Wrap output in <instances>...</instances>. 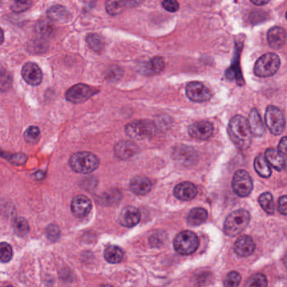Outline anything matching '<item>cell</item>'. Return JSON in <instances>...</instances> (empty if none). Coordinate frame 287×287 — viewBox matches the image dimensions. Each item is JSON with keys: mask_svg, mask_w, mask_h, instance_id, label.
<instances>
[{"mask_svg": "<svg viewBox=\"0 0 287 287\" xmlns=\"http://www.w3.org/2000/svg\"><path fill=\"white\" fill-rule=\"evenodd\" d=\"M228 135L237 148L241 151L249 149L251 145L252 134L248 120L242 116L236 115L231 119L228 128Z\"/></svg>", "mask_w": 287, "mask_h": 287, "instance_id": "6da1fadb", "label": "cell"}, {"mask_svg": "<svg viewBox=\"0 0 287 287\" xmlns=\"http://www.w3.org/2000/svg\"><path fill=\"white\" fill-rule=\"evenodd\" d=\"M70 166L74 172L80 174H90L99 168L100 160L91 152L82 151L74 154L70 158Z\"/></svg>", "mask_w": 287, "mask_h": 287, "instance_id": "7a4b0ae2", "label": "cell"}, {"mask_svg": "<svg viewBox=\"0 0 287 287\" xmlns=\"http://www.w3.org/2000/svg\"><path fill=\"white\" fill-rule=\"evenodd\" d=\"M250 221V214L245 209L237 210L226 219L224 232L231 237L237 236L247 228Z\"/></svg>", "mask_w": 287, "mask_h": 287, "instance_id": "3957f363", "label": "cell"}, {"mask_svg": "<svg viewBox=\"0 0 287 287\" xmlns=\"http://www.w3.org/2000/svg\"><path fill=\"white\" fill-rule=\"evenodd\" d=\"M280 65V58L277 55L267 53L256 61L254 68V74L259 78H269L276 73Z\"/></svg>", "mask_w": 287, "mask_h": 287, "instance_id": "277c9868", "label": "cell"}, {"mask_svg": "<svg viewBox=\"0 0 287 287\" xmlns=\"http://www.w3.org/2000/svg\"><path fill=\"white\" fill-rule=\"evenodd\" d=\"M156 131L154 124L149 120H135L126 126V135L134 139L151 138Z\"/></svg>", "mask_w": 287, "mask_h": 287, "instance_id": "5b68a950", "label": "cell"}, {"mask_svg": "<svg viewBox=\"0 0 287 287\" xmlns=\"http://www.w3.org/2000/svg\"><path fill=\"white\" fill-rule=\"evenodd\" d=\"M199 246V238L191 231H183L176 236L173 247L179 254L189 255L195 252Z\"/></svg>", "mask_w": 287, "mask_h": 287, "instance_id": "8992f818", "label": "cell"}, {"mask_svg": "<svg viewBox=\"0 0 287 287\" xmlns=\"http://www.w3.org/2000/svg\"><path fill=\"white\" fill-rule=\"evenodd\" d=\"M266 124L272 134L275 135L281 134L285 126V116L282 111L277 107L270 105L266 108Z\"/></svg>", "mask_w": 287, "mask_h": 287, "instance_id": "52a82bcc", "label": "cell"}, {"mask_svg": "<svg viewBox=\"0 0 287 287\" xmlns=\"http://www.w3.org/2000/svg\"><path fill=\"white\" fill-rule=\"evenodd\" d=\"M253 181L250 175L244 170L235 172L232 181L233 191L241 198H245L251 193L253 190Z\"/></svg>", "mask_w": 287, "mask_h": 287, "instance_id": "ba28073f", "label": "cell"}, {"mask_svg": "<svg viewBox=\"0 0 287 287\" xmlns=\"http://www.w3.org/2000/svg\"><path fill=\"white\" fill-rule=\"evenodd\" d=\"M185 92L191 101L203 103L211 99L212 93L204 84L199 82H191L185 87Z\"/></svg>", "mask_w": 287, "mask_h": 287, "instance_id": "9c48e42d", "label": "cell"}, {"mask_svg": "<svg viewBox=\"0 0 287 287\" xmlns=\"http://www.w3.org/2000/svg\"><path fill=\"white\" fill-rule=\"evenodd\" d=\"M94 94L95 91L91 87L80 83L75 85L67 91L66 99L73 104H81L88 100Z\"/></svg>", "mask_w": 287, "mask_h": 287, "instance_id": "30bf717a", "label": "cell"}, {"mask_svg": "<svg viewBox=\"0 0 287 287\" xmlns=\"http://www.w3.org/2000/svg\"><path fill=\"white\" fill-rule=\"evenodd\" d=\"M173 157L181 165H195L198 160L196 152L194 149L190 146L180 145L176 146L173 152Z\"/></svg>", "mask_w": 287, "mask_h": 287, "instance_id": "8fae6325", "label": "cell"}, {"mask_svg": "<svg viewBox=\"0 0 287 287\" xmlns=\"http://www.w3.org/2000/svg\"><path fill=\"white\" fill-rule=\"evenodd\" d=\"M92 203L90 198L86 196L78 195L74 198L71 203L73 214L79 219H83L91 212Z\"/></svg>", "mask_w": 287, "mask_h": 287, "instance_id": "7c38bea8", "label": "cell"}, {"mask_svg": "<svg viewBox=\"0 0 287 287\" xmlns=\"http://www.w3.org/2000/svg\"><path fill=\"white\" fill-rule=\"evenodd\" d=\"M213 126L207 121H200L192 124L189 127V134L195 139L206 140L212 135Z\"/></svg>", "mask_w": 287, "mask_h": 287, "instance_id": "4fadbf2b", "label": "cell"}, {"mask_svg": "<svg viewBox=\"0 0 287 287\" xmlns=\"http://www.w3.org/2000/svg\"><path fill=\"white\" fill-rule=\"evenodd\" d=\"M22 77L26 83L37 86L42 81V73L36 64L28 62L25 64L21 71Z\"/></svg>", "mask_w": 287, "mask_h": 287, "instance_id": "5bb4252c", "label": "cell"}, {"mask_svg": "<svg viewBox=\"0 0 287 287\" xmlns=\"http://www.w3.org/2000/svg\"><path fill=\"white\" fill-rule=\"evenodd\" d=\"M141 219L140 212L133 206L124 207L119 216V222L122 226L133 228L139 223Z\"/></svg>", "mask_w": 287, "mask_h": 287, "instance_id": "9a60e30c", "label": "cell"}, {"mask_svg": "<svg viewBox=\"0 0 287 287\" xmlns=\"http://www.w3.org/2000/svg\"><path fill=\"white\" fill-rule=\"evenodd\" d=\"M255 250V243L250 236L242 235L235 242L234 252L240 257L249 256Z\"/></svg>", "mask_w": 287, "mask_h": 287, "instance_id": "2e32d148", "label": "cell"}, {"mask_svg": "<svg viewBox=\"0 0 287 287\" xmlns=\"http://www.w3.org/2000/svg\"><path fill=\"white\" fill-rule=\"evenodd\" d=\"M138 152V147L129 140L118 142L115 146V155L120 160H127Z\"/></svg>", "mask_w": 287, "mask_h": 287, "instance_id": "e0dca14e", "label": "cell"}, {"mask_svg": "<svg viewBox=\"0 0 287 287\" xmlns=\"http://www.w3.org/2000/svg\"><path fill=\"white\" fill-rule=\"evenodd\" d=\"M173 194L181 201H190L197 195L196 186L191 182H181L175 186Z\"/></svg>", "mask_w": 287, "mask_h": 287, "instance_id": "ac0fdd59", "label": "cell"}, {"mask_svg": "<svg viewBox=\"0 0 287 287\" xmlns=\"http://www.w3.org/2000/svg\"><path fill=\"white\" fill-rule=\"evenodd\" d=\"M152 189V183L145 177H136L130 182V190L135 195L144 196Z\"/></svg>", "mask_w": 287, "mask_h": 287, "instance_id": "d6986e66", "label": "cell"}, {"mask_svg": "<svg viewBox=\"0 0 287 287\" xmlns=\"http://www.w3.org/2000/svg\"><path fill=\"white\" fill-rule=\"evenodd\" d=\"M269 45L274 49L282 47L286 40V34L284 29L280 27H273L269 31L267 35Z\"/></svg>", "mask_w": 287, "mask_h": 287, "instance_id": "ffe728a7", "label": "cell"}, {"mask_svg": "<svg viewBox=\"0 0 287 287\" xmlns=\"http://www.w3.org/2000/svg\"><path fill=\"white\" fill-rule=\"evenodd\" d=\"M249 129L251 131L252 134H254L255 136H262L264 133V125L263 121L261 119L260 115L257 109H252L249 114Z\"/></svg>", "mask_w": 287, "mask_h": 287, "instance_id": "44dd1931", "label": "cell"}, {"mask_svg": "<svg viewBox=\"0 0 287 287\" xmlns=\"http://www.w3.org/2000/svg\"><path fill=\"white\" fill-rule=\"evenodd\" d=\"M164 68V61L161 57H153L141 66L139 71L147 76L156 75L161 73Z\"/></svg>", "mask_w": 287, "mask_h": 287, "instance_id": "7402d4cb", "label": "cell"}, {"mask_svg": "<svg viewBox=\"0 0 287 287\" xmlns=\"http://www.w3.org/2000/svg\"><path fill=\"white\" fill-rule=\"evenodd\" d=\"M266 160L268 161L270 165H272L278 172L282 171L285 166V157L281 156L277 151L274 149H268L266 151L264 155Z\"/></svg>", "mask_w": 287, "mask_h": 287, "instance_id": "603a6c76", "label": "cell"}, {"mask_svg": "<svg viewBox=\"0 0 287 287\" xmlns=\"http://www.w3.org/2000/svg\"><path fill=\"white\" fill-rule=\"evenodd\" d=\"M207 212L202 207H195L188 215L187 223L190 226H199L207 221Z\"/></svg>", "mask_w": 287, "mask_h": 287, "instance_id": "cb8c5ba5", "label": "cell"}, {"mask_svg": "<svg viewBox=\"0 0 287 287\" xmlns=\"http://www.w3.org/2000/svg\"><path fill=\"white\" fill-rule=\"evenodd\" d=\"M48 16L53 21L65 22L69 20V13L63 6L56 5L48 10Z\"/></svg>", "mask_w": 287, "mask_h": 287, "instance_id": "d4e9b609", "label": "cell"}, {"mask_svg": "<svg viewBox=\"0 0 287 287\" xmlns=\"http://www.w3.org/2000/svg\"><path fill=\"white\" fill-rule=\"evenodd\" d=\"M254 169L256 171L257 173L263 177V178H268L271 176V165L269 164L268 161L266 160V157L263 155H259L255 158L254 160Z\"/></svg>", "mask_w": 287, "mask_h": 287, "instance_id": "484cf974", "label": "cell"}, {"mask_svg": "<svg viewBox=\"0 0 287 287\" xmlns=\"http://www.w3.org/2000/svg\"><path fill=\"white\" fill-rule=\"evenodd\" d=\"M36 31L40 37L49 38L54 34V26L49 19H41L36 25Z\"/></svg>", "mask_w": 287, "mask_h": 287, "instance_id": "4316f807", "label": "cell"}, {"mask_svg": "<svg viewBox=\"0 0 287 287\" xmlns=\"http://www.w3.org/2000/svg\"><path fill=\"white\" fill-rule=\"evenodd\" d=\"M104 259H106V261L109 263H119L123 258V251L121 250V248L115 246V245L107 247L104 250Z\"/></svg>", "mask_w": 287, "mask_h": 287, "instance_id": "83f0119b", "label": "cell"}, {"mask_svg": "<svg viewBox=\"0 0 287 287\" xmlns=\"http://www.w3.org/2000/svg\"><path fill=\"white\" fill-rule=\"evenodd\" d=\"M127 5V0H107L105 10L111 15H117L121 14Z\"/></svg>", "mask_w": 287, "mask_h": 287, "instance_id": "f1b7e54d", "label": "cell"}, {"mask_svg": "<svg viewBox=\"0 0 287 287\" xmlns=\"http://www.w3.org/2000/svg\"><path fill=\"white\" fill-rule=\"evenodd\" d=\"M259 203L264 212L269 214H273L275 212V203L273 197L270 193H263L259 198Z\"/></svg>", "mask_w": 287, "mask_h": 287, "instance_id": "f546056e", "label": "cell"}, {"mask_svg": "<svg viewBox=\"0 0 287 287\" xmlns=\"http://www.w3.org/2000/svg\"><path fill=\"white\" fill-rule=\"evenodd\" d=\"M13 228L14 233L18 236H26L29 233L30 227H29L28 222L24 218H15L13 221Z\"/></svg>", "mask_w": 287, "mask_h": 287, "instance_id": "4dcf8cb0", "label": "cell"}, {"mask_svg": "<svg viewBox=\"0 0 287 287\" xmlns=\"http://www.w3.org/2000/svg\"><path fill=\"white\" fill-rule=\"evenodd\" d=\"M267 285V278L263 274L252 275L246 283V287H266Z\"/></svg>", "mask_w": 287, "mask_h": 287, "instance_id": "1f68e13d", "label": "cell"}, {"mask_svg": "<svg viewBox=\"0 0 287 287\" xmlns=\"http://www.w3.org/2000/svg\"><path fill=\"white\" fill-rule=\"evenodd\" d=\"M87 43H88L90 47L96 52H100L104 47V43L100 36H98L96 34H90L87 36Z\"/></svg>", "mask_w": 287, "mask_h": 287, "instance_id": "d6a6232c", "label": "cell"}, {"mask_svg": "<svg viewBox=\"0 0 287 287\" xmlns=\"http://www.w3.org/2000/svg\"><path fill=\"white\" fill-rule=\"evenodd\" d=\"M12 247L8 243H0V262L7 263L12 259Z\"/></svg>", "mask_w": 287, "mask_h": 287, "instance_id": "836d02e7", "label": "cell"}, {"mask_svg": "<svg viewBox=\"0 0 287 287\" xmlns=\"http://www.w3.org/2000/svg\"><path fill=\"white\" fill-rule=\"evenodd\" d=\"M32 4V0H14L10 9L14 13L25 12L31 7Z\"/></svg>", "mask_w": 287, "mask_h": 287, "instance_id": "e575fe53", "label": "cell"}, {"mask_svg": "<svg viewBox=\"0 0 287 287\" xmlns=\"http://www.w3.org/2000/svg\"><path fill=\"white\" fill-rule=\"evenodd\" d=\"M40 130L36 126H31L26 130L24 134L25 139L26 142L35 144L40 139Z\"/></svg>", "mask_w": 287, "mask_h": 287, "instance_id": "d590c367", "label": "cell"}, {"mask_svg": "<svg viewBox=\"0 0 287 287\" xmlns=\"http://www.w3.org/2000/svg\"><path fill=\"white\" fill-rule=\"evenodd\" d=\"M241 282V275L237 271H232L228 274L224 281L225 287H237Z\"/></svg>", "mask_w": 287, "mask_h": 287, "instance_id": "8d00e7d4", "label": "cell"}, {"mask_svg": "<svg viewBox=\"0 0 287 287\" xmlns=\"http://www.w3.org/2000/svg\"><path fill=\"white\" fill-rule=\"evenodd\" d=\"M12 85V77L7 71L0 73V91H7Z\"/></svg>", "mask_w": 287, "mask_h": 287, "instance_id": "74e56055", "label": "cell"}, {"mask_svg": "<svg viewBox=\"0 0 287 287\" xmlns=\"http://www.w3.org/2000/svg\"><path fill=\"white\" fill-rule=\"evenodd\" d=\"M46 234H47L48 240H51L52 242L57 241L59 240L60 235H61L59 227L56 224H51L47 228Z\"/></svg>", "mask_w": 287, "mask_h": 287, "instance_id": "f35d334b", "label": "cell"}, {"mask_svg": "<svg viewBox=\"0 0 287 287\" xmlns=\"http://www.w3.org/2000/svg\"><path fill=\"white\" fill-rule=\"evenodd\" d=\"M0 156L6 158L9 161L14 163L15 165H23L24 163H26V160H27V157L23 154H16V155L5 154V155H4V154L0 153Z\"/></svg>", "mask_w": 287, "mask_h": 287, "instance_id": "ab89813d", "label": "cell"}, {"mask_svg": "<svg viewBox=\"0 0 287 287\" xmlns=\"http://www.w3.org/2000/svg\"><path fill=\"white\" fill-rule=\"evenodd\" d=\"M163 7L164 10L169 11L170 13H174L178 11L180 9V5H179L177 0H164L163 1Z\"/></svg>", "mask_w": 287, "mask_h": 287, "instance_id": "60d3db41", "label": "cell"}, {"mask_svg": "<svg viewBox=\"0 0 287 287\" xmlns=\"http://www.w3.org/2000/svg\"><path fill=\"white\" fill-rule=\"evenodd\" d=\"M121 69L118 68V67H112V69H109V71H108L106 78L109 80L115 81L121 78Z\"/></svg>", "mask_w": 287, "mask_h": 287, "instance_id": "b9f144b4", "label": "cell"}, {"mask_svg": "<svg viewBox=\"0 0 287 287\" xmlns=\"http://www.w3.org/2000/svg\"><path fill=\"white\" fill-rule=\"evenodd\" d=\"M279 212L283 215L287 214V198L286 196L284 195L280 197L279 199V205H278Z\"/></svg>", "mask_w": 287, "mask_h": 287, "instance_id": "7bdbcfd3", "label": "cell"}, {"mask_svg": "<svg viewBox=\"0 0 287 287\" xmlns=\"http://www.w3.org/2000/svg\"><path fill=\"white\" fill-rule=\"evenodd\" d=\"M286 137H283L278 146V152L284 157L286 156Z\"/></svg>", "mask_w": 287, "mask_h": 287, "instance_id": "ee69618b", "label": "cell"}, {"mask_svg": "<svg viewBox=\"0 0 287 287\" xmlns=\"http://www.w3.org/2000/svg\"><path fill=\"white\" fill-rule=\"evenodd\" d=\"M254 5H259V6H261V5H264L266 4H268L271 0H250Z\"/></svg>", "mask_w": 287, "mask_h": 287, "instance_id": "f6af8a7d", "label": "cell"}, {"mask_svg": "<svg viewBox=\"0 0 287 287\" xmlns=\"http://www.w3.org/2000/svg\"><path fill=\"white\" fill-rule=\"evenodd\" d=\"M44 177H45V173H43L42 172H36V177L37 179H42Z\"/></svg>", "mask_w": 287, "mask_h": 287, "instance_id": "bcb514c9", "label": "cell"}, {"mask_svg": "<svg viewBox=\"0 0 287 287\" xmlns=\"http://www.w3.org/2000/svg\"><path fill=\"white\" fill-rule=\"evenodd\" d=\"M3 41H4V31L0 28V45L2 44Z\"/></svg>", "mask_w": 287, "mask_h": 287, "instance_id": "7dc6e473", "label": "cell"}, {"mask_svg": "<svg viewBox=\"0 0 287 287\" xmlns=\"http://www.w3.org/2000/svg\"><path fill=\"white\" fill-rule=\"evenodd\" d=\"M100 287H113V286H112V285H101V286Z\"/></svg>", "mask_w": 287, "mask_h": 287, "instance_id": "c3c4849f", "label": "cell"}, {"mask_svg": "<svg viewBox=\"0 0 287 287\" xmlns=\"http://www.w3.org/2000/svg\"><path fill=\"white\" fill-rule=\"evenodd\" d=\"M6 287H13L12 285H9V286H6Z\"/></svg>", "mask_w": 287, "mask_h": 287, "instance_id": "681fc988", "label": "cell"}, {"mask_svg": "<svg viewBox=\"0 0 287 287\" xmlns=\"http://www.w3.org/2000/svg\"><path fill=\"white\" fill-rule=\"evenodd\" d=\"M1 2H2V0H0V4H1Z\"/></svg>", "mask_w": 287, "mask_h": 287, "instance_id": "f907efd6", "label": "cell"}]
</instances>
